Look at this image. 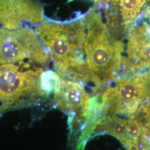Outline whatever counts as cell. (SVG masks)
Returning <instances> with one entry per match:
<instances>
[{
    "mask_svg": "<svg viewBox=\"0 0 150 150\" xmlns=\"http://www.w3.org/2000/svg\"><path fill=\"white\" fill-rule=\"evenodd\" d=\"M126 120L119 118L115 114L107 116L103 120V129L119 139L125 146L131 144L126 130Z\"/></svg>",
    "mask_w": 150,
    "mask_h": 150,
    "instance_id": "obj_9",
    "label": "cell"
},
{
    "mask_svg": "<svg viewBox=\"0 0 150 150\" xmlns=\"http://www.w3.org/2000/svg\"><path fill=\"white\" fill-rule=\"evenodd\" d=\"M74 1V0H69V1ZM98 1V0H95V1Z\"/></svg>",
    "mask_w": 150,
    "mask_h": 150,
    "instance_id": "obj_14",
    "label": "cell"
},
{
    "mask_svg": "<svg viewBox=\"0 0 150 150\" xmlns=\"http://www.w3.org/2000/svg\"><path fill=\"white\" fill-rule=\"evenodd\" d=\"M1 113H2V112H0V116H1Z\"/></svg>",
    "mask_w": 150,
    "mask_h": 150,
    "instance_id": "obj_15",
    "label": "cell"
},
{
    "mask_svg": "<svg viewBox=\"0 0 150 150\" xmlns=\"http://www.w3.org/2000/svg\"><path fill=\"white\" fill-rule=\"evenodd\" d=\"M52 95V102L59 110L68 114L87 115L90 98L80 83L61 78Z\"/></svg>",
    "mask_w": 150,
    "mask_h": 150,
    "instance_id": "obj_8",
    "label": "cell"
},
{
    "mask_svg": "<svg viewBox=\"0 0 150 150\" xmlns=\"http://www.w3.org/2000/svg\"><path fill=\"white\" fill-rule=\"evenodd\" d=\"M145 15L147 17L149 22L150 23V7L149 8H148V10L146 11V13Z\"/></svg>",
    "mask_w": 150,
    "mask_h": 150,
    "instance_id": "obj_13",
    "label": "cell"
},
{
    "mask_svg": "<svg viewBox=\"0 0 150 150\" xmlns=\"http://www.w3.org/2000/svg\"><path fill=\"white\" fill-rule=\"evenodd\" d=\"M34 30L61 79L85 85L90 82L84 50L86 31L83 18L66 22L46 18Z\"/></svg>",
    "mask_w": 150,
    "mask_h": 150,
    "instance_id": "obj_1",
    "label": "cell"
},
{
    "mask_svg": "<svg viewBox=\"0 0 150 150\" xmlns=\"http://www.w3.org/2000/svg\"><path fill=\"white\" fill-rule=\"evenodd\" d=\"M147 104L149 106V112H150V115H149V120L148 121V122L144 126H142L141 127H145V128H147V129H149L150 131V101H147Z\"/></svg>",
    "mask_w": 150,
    "mask_h": 150,
    "instance_id": "obj_12",
    "label": "cell"
},
{
    "mask_svg": "<svg viewBox=\"0 0 150 150\" xmlns=\"http://www.w3.org/2000/svg\"><path fill=\"white\" fill-rule=\"evenodd\" d=\"M48 51L32 27L16 30L0 27V64H30L44 68Z\"/></svg>",
    "mask_w": 150,
    "mask_h": 150,
    "instance_id": "obj_4",
    "label": "cell"
},
{
    "mask_svg": "<svg viewBox=\"0 0 150 150\" xmlns=\"http://www.w3.org/2000/svg\"><path fill=\"white\" fill-rule=\"evenodd\" d=\"M98 6L97 1L83 17L86 31L85 59L91 83L94 85L93 94L118 79L125 50L123 41L113 37L100 12H96Z\"/></svg>",
    "mask_w": 150,
    "mask_h": 150,
    "instance_id": "obj_2",
    "label": "cell"
},
{
    "mask_svg": "<svg viewBox=\"0 0 150 150\" xmlns=\"http://www.w3.org/2000/svg\"><path fill=\"white\" fill-rule=\"evenodd\" d=\"M125 147L127 150H141L139 145L135 144L134 143L129 144Z\"/></svg>",
    "mask_w": 150,
    "mask_h": 150,
    "instance_id": "obj_11",
    "label": "cell"
},
{
    "mask_svg": "<svg viewBox=\"0 0 150 150\" xmlns=\"http://www.w3.org/2000/svg\"><path fill=\"white\" fill-rule=\"evenodd\" d=\"M147 73L120 76L115 85L103 92L102 111L105 114H120L132 118L140 105L146 102Z\"/></svg>",
    "mask_w": 150,
    "mask_h": 150,
    "instance_id": "obj_5",
    "label": "cell"
},
{
    "mask_svg": "<svg viewBox=\"0 0 150 150\" xmlns=\"http://www.w3.org/2000/svg\"><path fill=\"white\" fill-rule=\"evenodd\" d=\"M127 134L131 143L139 145V138L141 134V126L134 118L126 120Z\"/></svg>",
    "mask_w": 150,
    "mask_h": 150,
    "instance_id": "obj_10",
    "label": "cell"
},
{
    "mask_svg": "<svg viewBox=\"0 0 150 150\" xmlns=\"http://www.w3.org/2000/svg\"><path fill=\"white\" fill-rule=\"evenodd\" d=\"M120 75L150 74V23H135L127 37Z\"/></svg>",
    "mask_w": 150,
    "mask_h": 150,
    "instance_id": "obj_6",
    "label": "cell"
},
{
    "mask_svg": "<svg viewBox=\"0 0 150 150\" xmlns=\"http://www.w3.org/2000/svg\"><path fill=\"white\" fill-rule=\"evenodd\" d=\"M43 69L30 64H0V112L30 106L48 97L42 87Z\"/></svg>",
    "mask_w": 150,
    "mask_h": 150,
    "instance_id": "obj_3",
    "label": "cell"
},
{
    "mask_svg": "<svg viewBox=\"0 0 150 150\" xmlns=\"http://www.w3.org/2000/svg\"><path fill=\"white\" fill-rule=\"evenodd\" d=\"M45 18L43 5L38 0H0V27L35 28Z\"/></svg>",
    "mask_w": 150,
    "mask_h": 150,
    "instance_id": "obj_7",
    "label": "cell"
}]
</instances>
